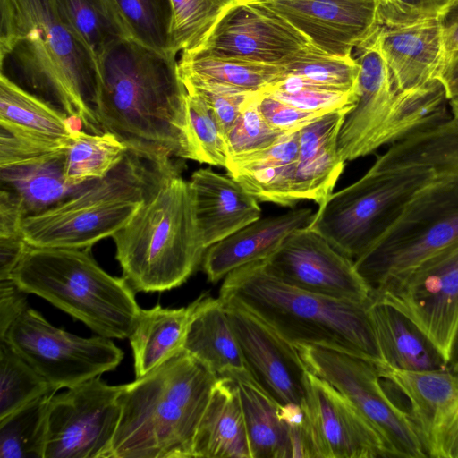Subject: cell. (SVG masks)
I'll use <instances>...</instances> for the list:
<instances>
[{
  "mask_svg": "<svg viewBox=\"0 0 458 458\" xmlns=\"http://www.w3.org/2000/svg\"><path fill=\"white\" fill-rule=\"evenodd\" d=\"M222 302L252 378L279 405H304L308 369L295 345L247 309Z\"/></svg>",
  "mask_w": 458,
  "mask_h": 458,
  "instance_id": "cell-15",
  "label": "cell"
},
{
  "mask_svg": "<svg viewBox=\"0 0 458 458\" xmlns=\"http://www.w3.org/2000/svg\"><path fill=\"white\" fill-rule=\"evenodd\" d=\"M112 238L123 277L135 292H163L182 285L207 250L189 182L180 172L164 177Z\"/></svg>",
  "mask_w": 458,
  "mask_h": 458,
  "instance_id": "cell-5",
  "label": "cell"
},
{
  "mask_svg": "<svg viewBox=\"0 0 458 458\" xmlns=\"http://www.w3.org/2000/svg\"><path fill=\"white\" fill-rule=\"evenodd\" d=\"M197 299L186 307L157 304L138 315L129 335L136 378L157 369L183 350Z\"/></svg>",
  "mask_w": 458,
  "mask_h": 458,
  "instance_id": "cell-28",
  "label": "cell"
},
{
  "mask_svg": "<svg viewBox=\"0 0 458 458\" xmlns=\"http://www.w3.org/2000/svg\"><path fill=\"white\" fill-rule=\"evenodd\" d=\"M10 345L53 387L71 388L114 369L123 352L105 336L81 337L28 308L9 327Z\"/></svg>",
  "mask_w": 458,
  "mask_h": 458,
  "instance_id": "cell-12",
  "label": "cell"
},
{
  "mask_svg": "<svg viewBox=\"0 0 458 458\" xmlns=\"http://www.w3.org/2000/svg\"><path fill=\"white\" fill-rule=\"evenodd\" d=\"M0 64L36 96L104 133L97 115V64L52 0H0Z\"/></svg>",
  "mask_w": 458,
  "mask_h": 458,
  "instance_id": "cell-2",
  "label": "cell"
},
{
  "mask_svg": "<svg viewBox=\"0 0 458 458\" xmlns=\"http://www.w3.org/2000/svg\"><path fill=\"white\" fill-rule=\"evenodd\" d=\"M369 315L385 364L405 370L448 368L420 329L394 307L372 298Z\"/></svg>",
  "mask_w": 458,
  "mask_h": 458,
  "instance_id": "cell-29",
  "label": "cell"
},
{
  "mask_svg": "<svg viewBox=\"0 0 458 458\" xmlns=\"http://www.w3.org/2000/svg\"><path fill=\"white\" fill-rule=\"evenodd\" d=\"M430 169L436 178L458 179V119L448 117L394 142L370 167L393 171Z\"/></svg>",
  "mask_w": 458,
  "mask_h": 458,
  "instance_id": "cell-27",
  "label": "cell"
},
{
  "mask_svg": "<svg viewBox=\"0 0 458 458\" xmlns=\"http://www.w3.org/2000/svg\"><path fill=\"white\" fill-rule=\"evenodd\" d=\"M404 315L448 367L458 337V241L372 290Z\"/></svg>",
  "mask_w": 458,
  "mask_h": 458,
  "instance_id": "cell-10",
  "label": "cell"
},
{
  "mask_svg": "<svg viewBox=\"0 0 458 458\" xmlns=\"http://www.w3.org/2000/svg\"><path fill=\"white\" fill-rule=\"evenodd\" d=\"M238 388L251 458H292V444L280 405L247 369L231 377Z\"/></svg>",
  "mask_w": 458,
  "mask_h": 458,
  "instance_id": "cell-32",
  "label": "cell"
},
{
  "mask_svg": "<svg viewBox=\"0 0 458 458\" xmlns=\"http://www.w3.org/2000/svg\"><path fill=\"white\" fill-rule=\"evenodd\" d=\"M97 115L104 132L149 159H188L186 88L174 55L130 38L97 61Z\"/></svg>",
  "mask_w": 458,
  "mask_h": 458,
  "instance_id": "cell-1",
  "label": "cell"
},
{
  "mask_svg": "<svg viewBox=\"0 0 458 458\" xmlns=\"http://www.w3.org/2000/svg\"><path fill=\"white\" fill-rule=\"evenodd\" d=\"M123 388L97 377L55 394L47 412L44 458H109Z\"/></svg>",
  "mask_w": 458,
  "mask_h": 458,
  "instance_id": "cell-13",
  "label": "cell"
},
{
  "mask_svg": "<svg viewBox=\"0 0 458 458\" xmlns=\"http://www.w3.org/2000/svg\"><path fill=\"white\" fill-rule=\"evenodd\" d=\"M427 457L458 458V392L422 438Z\"/></svg>",
  "mask_w": 458,
  "mask_h": 458,
  "instance_id": "cell-47",
  "label": "cell"
},
{
  "mask_svg": "<svg viewBox=\"0 0 458 458\" xmlns=\"http://www.w3.org/2000/svg\"><path fill=\"white\" fill-rule=\"evenodd\" d=\"M58 390L5 340H0V419Z\"/></svg>",
  "mask_w": 458,
  "mask_h": 458,
  "instance_id": "cell-40",
  "label": "cell"
},
{
  "mask_svg": "<svg viewBox=\"0 0 458 458\" xmlns=\"http://www.w3.org/2000/svg\"><path fill=\"white\" fill-rule=\"evenodd\" d=\"M350 111L326 114L299 131V157L292 188L294 204L313 200L320 205L333 193L345 165L338 154L337 143Z\"/></svg>",
  "mask_w": 458,
  "mask_h": 458,
  "instance_id": "cell-23",
  "label": "cell"
},
{
  "mask_svg": "<svg viewBox=\"0 0 458 458\" xmlns=\"http://www.w3.org/2000/svg\"><path fill=\"white\" fill-rule=\"evenodd\" d=\"M192 457L251 458L249 437L235 382L218 377L198 425Z\"/></svg>",
  "mask_w": 458,
  "mask_h": 458,
  "instance_id": "cell-25",
  "label": "cell"
},
{
  "mask_svg": "<svg viewBox=\"0 0 458 458\" xmlns=\"http://www.w3.org/2000/svg\"><path fill=\"white\" fill-rule=\"evenodd\" d=\"M455 0H380L383 26L440 19Z\"/></svg>",
  "mask_w": 458,
  "mask_h": 458,
  "instance_id": "cell-46",
  "label": "cell"
},
{
  "mask_svg": "<svg viewBox=\"0 0 458 458\" xmlns=\"http://www.w3.org/2000/svg\"><path fill=\"white\" fill-rule=\"evenodd\" d=\"M52 2L62 21L85 46L96 64L110 47L120 40L131 38L116 0Z\"/></svg>",
  "mask_w": 458,
  "mask_h": 458,
  "instance_id": "cell-33",
  "label": "cell"
},
{
  "mask_svg": "<svg viewBox=\"0 0 458 458\" xmlns=\"http://www.w3.org/2000/svg\"><path fill=\"white\" fill-rule=\"evenodd\" d=\"M380 377L396 387L410 403V416L420 439L458 392V374L448 368L405 370L377 363Z\"/></svg>",
  "mask_w": 458,
  "mask_h": 458,
  "instance_id": "cell-31",
  "label": "cell"
},
{
  "mask_svg": "<svg viewBox=\"0 0 458 458\" xmlns=\"http://www.w3.org/2000/svg\"><path fill=\"white\" fill-rule=\"evenodd\" d=\"M298 157L299 131H294L266 149L229 159L225 169L258 201L292 207Z\"/></svg>",
  "mask_w": 458,
  "mask_h": 458,
  "instance_id": "cell-24",
  "label": "cell"
},
{
  "mask_svg": "<svg viewBox=\"0 0 458 458\" xmlns=\"http://www.w3.org/2000/svg\"><path fill=\"white\" fill-rule=\"evenodd\" d=\"M116 2L133 39L156 51L172 55L169 52V0Z\"/></svg>",
  "mask_w": 458,
  "mask_h": 458,
  "instance_id": "cell-43",
  "label": "cell"
},
{
  "mask_svg": "<svg viewBox=\"0 0 458 458\" xmlns=\"http://www.w3.org/2000/svg\"><path fill=\"white\" fill-rule=\"evenodd\" d=\"M310 44L284 18L252 0H241L197 52L280 64Z\"/></svg>",
  "mask_w": 458,
  "mask_h": 458,
  "instance_id": "cell-19",
  "label": "cell"
},
{
  "mask_svg": "<svg viewBox=\"0 0 458 458\" xmlns=\"http://www.w3.org/2000/svg\"><path fill=\"white\" fill-rule=\"evenodd\" d=\"M179 72L215 81L247 92H261L285 78L281 64L196 52L181 54Z\"/></svg>",
  "mask_w": 458,
  "mask_h": 458,
  "instance_id": "cell-34",
  "label": "cell"
},
{
  "mask_svg": "<svg viewBox=\"0 0 458 458\" xmlns=\"http://www.w3.org/2000/svg\"><path fill=\"white\" fill-rule=\"evenodd\" d=\"M217 377L186 351L123 385L109 458H191Z\"/></svg>",
  "mask_w": 458,
  "mask_h": 458,
  "instance_id": "cell-3",
  "label": "cell"
},
{
  "mask_svg": "<svg viewBox=\"0 0 458 458\" xmlns=\"http://www.w3.org/2000/svg\"><path fill=\"white\" fill-rule=\"evenodd\" d=\"M457 241L458 179L435 178L354 266L373 290Z\"/></svg>",
  "mask_w": 458,
  "mask_h": 458,
  "instance_id": "cell-9",
  "label": "cell"
},
{
  "mask_svg": "<svg viewBox=\"0 0 458 458\" xmlns=\"http://www.w3.org/2000/svg\"><path fill=\"white\" fill-rule=\"evenodd\" d=\"M258 105L266 122L282 133L299 131L324 115L300 109L260 92H258Z\"/></svg>",
  "mask_w": 458,
  "mask_h": 458,
  "instance_id": "cell-48",
  "label": "cell"
},
{
  "mask_svg": "<svg viewBox=\"0 0 458 458\" xmlns=\"http://www.w3.org/2000/svg\"><path fill=\"white\" fill-rule=\"evenodd\" d=\"M219 299L257 315L293 344H311L381 362L371 302H354L306 292L271 276L262 260L240 267L225 278Z\"/></svg>",
  "mask_w": 458,
  "mask_h": 458,
  "instance_id": "cell-4",
  "label": "cell"
},
{
  "mask_svg": "<svg viewBox=\"0 0 458 458\" xmlns=\"http://www.w3.org/2000/svg\"><path fill=\"white\" fill-rule=\"evenodd\" d=\"M11 279L107 338H128L141 309L127 281L102 269L90 248L29 245Z\"/></svg>",
  "mask_w": 458,
  "mask_h": 458,
  "instance_id": "cell-7",
  "label": "cell"
},
{
  "mask_svg": "<svg viewBox=\"0 0 458 458\" xmlns=\"http://www.w3.org/2000/svg\"><path fill=\"white\" fill-rule=\"evenodd\" d=\"M376 36L357 49L358 101L342 124L337 143L338 154L344 162L394 143L397 93Z\"/></svg>",
  "mask_w": 458,
  "mask_h": 458,
  "instance_id": "cell-16",
  "label": "cell"
},
{
  "mask_svg": "<svg viewBox=\"0 0 458 458\" xmlns=\"http://www.w3.org/2000/svg\"><path fill=\"white\" fill-rule=\"evenodd\" d=\"M280 64L285 69V77L294 76L342 90L358 89L360 64L352 55H332L310 44Z\"/></svg>",
  "mask_w": 458,
  "mask_h": 458,
  "instance_id": "cell-39",
  "label": "cell"
},
{
  "mask_svg": "<svg viewBox=\"0 0 458 458\" xmlns=\"http://www.w3.org/2000/svg\"><path fill=\"white\" fill-rule=\"evenodd\" d=\"M314 212L302 208L285 214L259 218L207 249L202 268L216 283L233 270L267 259L297 229L310 222Z\"/></svg>",
  "mask_w": 458,
  "mask_h": 458,
  "instance_id": "cell-22",
  "label": "cell"
},
{
  "mask_svg": "<svg viewBox=\"0 0 458 458\" xmlns=\"http://www.w3.org/2000/svg\"><path fill=\"white\" fill-rule=\"evenodd\" d=\"M262 261L271 276L293 287L348 301L372 300V288L354 261L306 226L294 231Z\"/></svg>",
  "mask_w": 458,
  "mask_h": 458,
  "instance_id": "cell-14",
  "label": "cell"
},
{
  "mask_svg": "<svg viewBox=\"0 0 458 458\" xmlns=\"http://www.w3.org/2000/svg\"><path fill=\"white\" fill-rule=\"evenodd\" d=\"M305 34L320 49L352 55L382 27L380 0H252Z\"/></svg>",
  "mask_w": 458,
  "mask_h": 458,
  "instance_id": "cell-17",
  "label": "cell"
},
{
  "mask_svg": "<svg viewBox=\"0 0 458 458\" xmlns=\"http://www.w3.org/2000/svg\"><path fill=\"white\" fill-rule=\"evenodd\" d=\"M64 153L36 163L0 168L2 188L21 198L28 216L55 206L87 184L72 187L66 182Z\"/></svg>",
  "mask_w": 458,
  "mask_h": 458,
  "instance_id": "cell-35",
  "label": "cell"
},
{
  "mask_svg": "<svg viewBox=\"0 0 458 458\" xmlns=\"http://www.w3.org/2000/svg\"><path fill=\"white\" fill-rule=\"evenodd\" d=\"M241 0H169V52L192 54L208 41L223 17Z\"/></svg>",
  "mask_w": 458,
  "mask_h": 458,
  "instance_id": "cell-37",
  "label": "cell"
},
{
  "mask_svg": "<svg viewBox=\"0 0 458 458\" xmlns=\"http://www.w3.org/2000/svg\"><path fill=\"white\" fill-rule=\"evenodd\" d=\"M197 225L205 247L258 220V200L236 180L210 168L195 171L189 181Z\"/></svg>",
  "mask_w": 458,
  "mask_h": 458,
  "instance_id": "cell-21",
  "label": "cell"
},
{
  "mask_svg": "<svg viewBox=\"0 0 458 458\" xmlns=\"http://www.w3.org/2000/svg\"><path fill=\"white\" fill-rule=\"evenodd\" d=\"M180 168L173 161L149 159L128 149L104 178L87 183L55 206L27 216L24 240L32 247L91 248L120 230L161 180Z\"/></svg>",
  "mask_w": 458,
  "mask_h": 458,
  "instance_id": "cell-6",
  "label": "cell"
},
{
  "mask_svg": "<svg viewBox=\"0 0 458 458\" xmlns=\"http://www.w3.org/2000/svg\"><path fill=\"white\" fill-rule=\"evenodd\" d=\"M128 148L109 132L90 133L75 129L66 148L64 173L66 182L81 187L104 178L124 157Z\"/></svg>",
  "mask_w": 458,
  "mask_h": 458,
  "instance_id": "cell-36",
  "label": "cell"
},
{
  "mask_svg": "<svg viewBox=\"0 0 458 458\" xmlns=\"http://www.w3.org/2000/svg\"><path fill=\"white\" fill-rule=\"evenodd\" d=\"M27 294L12 279L0 281V339L29 308Z\"/></svg>",
  "mask_w": 458,
  "mask_h": 458,
  "instance_id": "cell-50",
  "label": "cell"
},
{
  "mask_svg": "<svg viewBox=\"0 0 458 458\" xmlns=\"http://www.w3.org/2000/svg\"><path fill=\"white\" fill-rule=\"evenodd\" d=\"M448 369L458 374V337L453 349L452 356L448 363Z\"/></svg>",
  "mask_w": 458,
  "mask_h": 458,
  "instance_id": "cell-54",
  "label": "cell"
},
{
  "mask_svg": "<svg viewBox=\"0 0 458 458\" xmlns=\"http://www.w3.org/2000/svg\"><path fill=\"white\" fill-rule=\"evenodd\" d=\"M41 396L0 419V458H44L52 396Z\"/></svg>",
  "mask_w": 458,
  "mask_h": 458,
  "instance_id": "cell-38",
  "label": "cell"
},
{
  "mask_svg": "<svg viewBox=\"0 0 458 458\" xmlns=\"http://www.w3.org/2000/svg\"><path fill=\"white\" fill-rule=\"evenodd\" d=\"M430 169L371 168L352 184L331 193L306 226L352 260L398 220L413 196L435 180Z\"/></svg>",
  "mask_w": 458,
  "mask_h": 458,
  "instance_id": "cell-8",
  "label": "cell"
},
{
  "mask_svg": "<svg viewBox=\"0 0 458 458\" xmlns=\"http://www.w3.org/2000/svg\"><path fill=\"white\" fill-rule=\"evenodd\" d=\"M376 39L397 94L438 77L446 54L439 19L382 25Z\"/></svg>",
  "mask_w": 458,
  "mask_h": 458,
  "instance_id": "cell-20",
  "label": "cell"
},
{
  "mask_svg": "<svg viewBox=\"0 0 458 458\" xmlns=\"http://www.w3.org/2000/svg\"><path fill=\"white\" fill-rule=\"evenodd\" d=\"M304 408L318 458L394 457L381 434L354 405L309 370Z\"/></svg>",
  "mask_w": 458,
  "mask_h": 458,
  "instance_id": "cell-18",
  "label": "cell"
},
{
  "mask_svg": "<svg viewBox=\"0 0 458 458\" xmlns=\"http://www.w3.org/2000/svg\"><path fill=\"white\" fill-rule=\"evenodd\" d=\"M186 137L188 159L226 167L228 153L225 136L208 106L191 90L186 95Z\"/></svg>",
  "mask_w": 458,
  "mask_h": 458,
  "instance_id": "cell-41",
  "label": "cell"
},
{
  "mask_svg": "<svg viewBox=\"0 0 458 458\" xmlns=\"http://www.w3.org/2000/svg\"><path fill=\"white\" fill-rule=\"evenodd\" d=\"M449 106L453 114V117L458 119V96L449 100Z\"/></svg>",
  "mask_w": 458,
  "mask_h": 458,
  "instance_id": "cell-55",
  "label": "cell"
},
{
  "mask_svg": "<svg viewBox=\"0 0 458 458\" xmlns=\"http://www.w3.org/2000/svg\"><path fill=\"white\" fill-rule=\"evenodd\" d=\"M443 27L445 50H458V0L439 19Z\"/></svg>",
  "mask_w": 458,
  "mask_h": 458,
  "instance_id": "cell-53",
  "label": "cell"
},
{
  "mask_svg": "<svg viewBox=\"0 0 458 458\" xmlns=\"http://www.w3.org/2000/svg\"><path fill=\"white\" fill-rule=\"evenodd\" d=\"M283 134L263 118L258 105V92L253 93L225 137L228 160L266 149Z\"/></svg>",
  "mask_w": 458,
  "mask_h": 458,
  "instance_id": "cell-44",
  "label": "cell"
},
{
  "mask_svg": "<svg viewBox=\"0 0 458 458\" xmlns=\"http://www.w3.org/2000/svg\"><path fill=\"white\" fill-rule=\"evenodd\" d=\"M437 78L443 83L449 100L458 96V50L446 52Z\"/></svg>",
  "mask_w": 458,
  "mask_h": 458,
  "instance_id": "cell-52",
  "label": "cell"
},
{
  "mask_svg": "<svg viewBox=\"0 0 458 458\" xmlns=\"http://www.w3.org/2000/svg\"><path fill=\"white\" fill-rule=\"evenodd\" d=\"M28 247L23 237L0 239V281L11 279Z\"/></svg>",
  "mask_w": 458,
  "mask_h": 458,
  "instance_id": "cell-51",
  "label": "cell"
},
{
  "mask_svg": "<svg viewBox=\"0 0 458 458\" xmlns=\"http://www.w3.org/2000/svg\"><path fill=\"white\" fill-rule=\"evenodd\" d=\"M295 347L307 369L337 389L377 429L394 457H427L409 411L386 393L376 362L318 345Z\"/></svg>",
  "mask_w": 458,
  "mask_h": 458,
  "instance_id": "cell-11",
  "label": "cell"
},
{
  "mask_svg": "<svg viewBox=\"0 0 458 458\" xmlns=\"http://www.w3.org/2000/svg\"><path fill=\"white\" fill-rule=\"evenodd\" d=\"M260 93L300 109L320 114L343 109L352 110L358 101V89L342 90L328 88L294 76H286Z\"/></svg>",
  "mask_w": 458,
  "mask_h": 458,
  "instance_id": "cell-42",
  "label": "cell"
},
{
  "mask_svg": "<svg viewBox=\"0 0 458 458\" xmlns=\"http://www.w3.org/2000/svg\"><path fill=\"white\" fill-rule=\"evenodd\" d=\"M179 73L186 89L198 94L208 106L225 137L238 118L245 102L256 93L201 77Z\"/></svg>",
  "mask_w": 458,
  "mask_h": 458,
  "instance_id": "cell-45",
  "label": "cell"
},
{
  "mask_svg": "<svg viewBox=\"0 0 458 458\" xmlns=\"http://www.w3.org/2000/svg\"><path fill=\"white\" fill-rule=\"evenodd\" d=\"M63 111L1 73L0 129L47 143L69 142L75 130Z\"/></svg>",
  "mask_w": 458,
  "mask_h": 458,
  "instance_id": "cell-30",
  "label": "cell"
},
{
  "mask_svg": "<svg viewBox=\"0 0 458 458\" xmlns=\"http://www.w3.org/2000/svg\"><path fill=\"white\" fill-rule=\"evenodd\" d=\"M183 350L217 377L246 369L224 303L207 293L197 299Z\"/></svg>",
  "mask_w": 458,
  "mask_h": 458,
  "instance_id": "cell-26",
  "label": "cell"
},
{
  "mask_svg": "<svg viewBox=\"0 0 458 458\" xmlns=\"http://www.w3.org/2000/svg\"><path fill=\"white\" fill-rule=\"evenodd\" d=\"M27 216L21 198L15 192L2 188L0 192V239L23 237L22 226Z\"/></svg>",
  "mask_w": 458,
  "mask_h": 458,
  "instance_id": "cell-49",
  "label": "cell"
}]
</instances>
